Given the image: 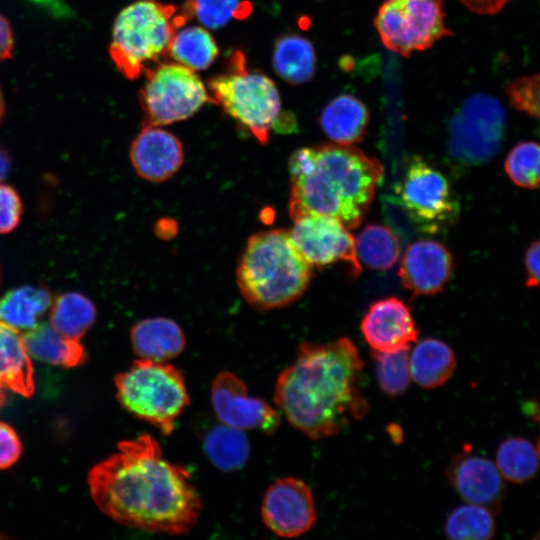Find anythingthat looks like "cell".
<instances>
[{"mask_svg":"<svg viewBox=\"0 0 540 540\" xmlns=\"http://www.w3.org/2000/svg\"><path fill=\"white\" fill-rule=\"evenodd\" d=\"M91 496L113 520L148 532L188 533L202 502L189 472L163 457L149 434L118 444V452L89 472Z\"/></svg>","mask_w":540,"mask_h":540,"instance_id":"cell-1","label":"cell"},{"mask_svg":"<svg viewBox=\"0 0 540 540\" xmlns=\"http://www.w3.org/2000/svg\"><path fill=\"white\" fill-rule=\"evenodd\" d=\"M362 368L357 346L346 337L324 344L304 342L293 364L278 375L274 402L308 438L335 436L368 412L359 385Z\"/></svg>","mask_w":540,"mask_h":540,"instance_id":"cell-2","label":"cell"},{"mask_svg":"<svg viewBox=\"0 0 540 540\" xmlns=\"http://www.w3.org/2000/svg\"><path fill=\"white\" fill-rule=\"evenodd\" d=\"M289 173L291 219L324 214L353 229L367 213L384 171L377 159L354 146L333 143L295 151Z\"/></svg>","mask_w":540,"mask_h":540,"instance_id":"cell-3","label":"cell"},{"mask_svg":"<svg viewBox=\"0 0 540 540\" xmlns=\"http://www.w3.org/2000/svg\"><path fill=\"white\" fill-rule=\"evenodd\" d=\"M312 268L293 244L289 231H262L246 243L237 266V285L253 308H280L303 295Z\"/></svg>","mask_w":540,"mask_h":540,"instance_id":"cell-4","label":"cell"},{"mask_svg":"<svg viewBox=\"0 0 540 540\" xmlns=\"http://www.w3.org/2000/svg\"><path fill=\"white\" fill-rule=\"evenodd\" d=\"M189 18L173 4L158 0H137L117 15L109 55L117 70L134 80L167 58L175 32Z\"/></svg>","mask_w":540,"mask_h":540,"instance_id":"cell-5","label":"cell"},{"mask_svg":"<svg viewBox=\"0 0 540 540\" xmlns=\"http://www.w3.org/2000/svg\"><path fill=\"white\" fill-rule=\"evenodd\" d=\"M115 385L122 406L165 436L190 403L183 373L167 362L139 358L117 374Z\"/></svg>","mask_w":540,"mask_h":540,"instance_id":"cell-6","label":"cell"},{"mask_svg":"<svg viewBox=\"0 0 540 540\" xmlns=\"http://www.w3.org/2000/svg\"><path fill=\"white\" fill-rule=\"evenodd\" d=\"M214 104L248 130L261 144L280 115V95L274 82L258 70H249L243 52L234 51L227 70L208 80Z\"/></svg>","mask_w":540,"mask_h":540,"instance_id":"cell-7","label":"cell"},{"mask_svg":"<svg viewBox=\"0 0 540 540\" xmlns=\"http://www.w3.org/2000/svg\"><path fill=\"white\" fill-rule=\"evenodd\" d=\"M139 101L145 124L163 126L193 116L212 97L194 70L176 62H158L148 68Z\"/></svg>","mask_w":540,"mask_h":540,"instance_id":"cell-8","label":"cell"},{"mask_svg":"<svg viewBox=\"0 0 540 540\" xmlns=\"http://www.w3.org/2000/svg\"><path fill=\"white\" fill-rule=\"evenodd\" d=\"M374 26L383 45L405 57L452 34L445 23L442 0H385Z\"/></svg>","mask_w":540,"mask_h":540,"instance_id":"cell-9","label":"cell"},{"mask_svg":"<svg viewBox=\"0 0 540 540\" xmlns=\"http://www.w3.org/2000/svg\"><path fill=\"white\" fill-rule=\"evenodd\" d=\"M506 130V113L494 97L477 94L466 100L449 123L448 150L461 165L476 166L499 152Z\"/></svg>","mask_w":540,"mask_h":540,"instance_id":"cell-10","label":"cell"},{"mask_svg":"<svg viewBox=\"0 0 540 540\" xmlns=\"http://www.w3.org/2000/svg\"><path fill=\"white\" fill-rule=\"evenodd\" d=\"M396 192L409 219L423 232L443 231L459 214L448 179L418 156L407 162Z\"/></svg>","mask_w":540,"mask_h":540,"instance_id":"cell-11","label":"cell"},{"mask_svg":"<svg viewBox=\"0 0 540 540\" xmlns=\"http://www.w3.org/2000/svg\"><path fill=\"white\" fill-rule=\"evenodd\" d=\"M292 220L291 240L312 267L343 261L353 277L361 273L355 238L340 220L317 213L303 214Z\"/></svg>","mask_w":540,"mask_h":540,"instance_id":"cell-12","label":"cell"},{"mask_svg":"<svg viewBox=\"0 0 540 540\" xmlns=\"http://www.w3.org/2000/svg\"><path fill=\"white\" fill-rule=\"evenodd\" d=\"M211 403L220 423L242 431L261 430L272 434L281 421L277 409L249 395L245 383L230 371H222L214 378Z\"/></svg>","mask_w":540,"mask_h":540,"instance_id":"cell-13","label":"cell"},{"mask_svg":"<svg viewBox=\"0 0 540 540\" xmlns=\"http://www.w3.org/2000/svg\"><path fill=\"white\" fill-rule=\"evenodd\" d=\"M261 516L265 525L280 537L292 538L306 533L316 520L310 488L294 477L276 480L264 495Z\"/></svg>","mask_w":540,"mask_h":540,"instance_id":"cell-14","label":"cell"},{"mask_svg":"<svg viewBox=\"0 0 540 540\" xmlns=\"http://www.w3.org/2000/svg\"><path fill=\"white\" fill-rule=\"evenodd\" d=\"M452 488L467 503L497 514L505 496L504 478L495 463L469 449L455 455L446 470Z\"/></svg>","mask_w":540,"mask_h":540,"instance_id":"cell-15","label":"cell"},{"mask_svg":"<svg viewBox=\"0 0 540 540\" xmlns=\"http://www.w3.org/2000/svg\"><path fill=\"white\" fill-rule=\"evenodd\" d=\"M454 261L440 242L421 239L408 245L401 257L398 276L414 296L434 295L450 280Z\"/></svg>","mask_w":540,"mask_h":540,"instance_id":"cell-16","label":"cell"},{"mask_svg":"<svg viewBox=\"0 0 540 540\" xmlns=\"http://www.w3.org/2000/svg\"><path fill=\"white\" fill-rule=\"evenodd\" d=\"M360 330L366 343L377 352L410 348L418 337L411 309L397 297L372 303L361 320Z\"/></svg>","mask_w":540,"mask_h":540,"instance_id":"cell-17","label":"cell"},{"mask_svg":"<svg viewBox=\"0 0 540 540\" xmlns=\"http://www.w3.org/2000/svg\"><path fill=\"white\" fill-rule=\"evenodd\" d=\"M130 160L137 174L151 182L171 178L184 162L181 141L173 133L144 124L130 147Z\"/></svg>","mask_w":540,"mask_h":540,"instance_id":"cell-18","label":"cell"},{"mask_svg":"<svg viewBox=\"0 0 540 540\" xmlns=\"http://www.w3.org/2000/svg\"><path fill=\"white\" fill-rule=\"evenodd\" d=\"M130 336L134 353L141 359L156 362L176 358L186 345L181 327L166 317L141 320L132 327Z\"/></svg>","mask_w":540,"mask_h":540,"instance_id":"cell-19","label":"cell"},{"mask_svg":"<svg viewBox=\"0 0 540 540\" xmlns=\"http://www.w3.org/2000/svg\"><path fill=\"white\" fill-rule=\"evenodd\" d=\"M319 122L326 136L335 144L353 146L366 135L369 112L360 99L343 93L323 108Z\"/></svg>","mask_w":540,"mask_h":540,"instance_id":"cell-20","label":"cell"},{"mask_svg":"<svg viewBox=\"0 0 540 540\" xmlns=\"http://www.w3.org/2000/svg\"><path fill=\"white\" fill-rule=\"evenodd\" d=\"M453 349L437 338H425L409 354L411 380L424 389L443 386L456 368Z\"/></svg>","mask_w":540,"mask_h":540,"instance_id":"cell-21","label":"cell"},{"mask_svg":"<svg viewBox=\"0 0 540 540\" xmlns=\"http://www.w3.org/2000/svg\"><path fill=\"white\" fill-rule=\"evenodd\" d=\"M0 382L30 397L35 390L33 367L19 329L0 321Z\"/></svg>","mask_w":540,"mask_h":540,"instance_id":"cell-22","label":"cell"},{"mask_svg":"<svg viewBox=\"0 0 540 540\" xmlns=\"http://www.w3.org/2000/svg\"><path fill=\"white\" fill-rule=\"evenodd\" d=\"M316 52L312 43L298 34L279 37L272 54L276 74L291 85L310 81L316 72Z\"/></svg>","mask_w":540,"mask_h":540,"instance_id":"cell-23","label":"cell"},{"mask_svg":"<svg viewBox=\"0 0 540 540\" xmlns=\"http://www.w3.org/2000/svg\"><path fill=\"white\" fill-rule=\"evenodd\" d=\"M26 350L34 358L64 367H74L86 361L85 350L78 340L67 338L51 324H37L24 334Z\"/></svg>","mask_w":540,"mask_h":540,"instance_id":"cell-24","label":"cell"},{"mask_svg":"<svg viewBox=\"0 0 540 540\" xmlns=\"http://www.w3.org/2000/svg\"><path fill=\"white\" fill-rule=\"evenodd\" d=\"M52 296L44 287L23 286L0 298V321L17 329L30 330L47 311Z\"/></svg>","mask_w":540,"mask_h":540,"instance_id":"cell-25","label":"cell"},{"mask_svg":"<svg viewBox=\"0 0 540 540\" xmlns=\"http://www.w3.org/2000/svg\"><path fill=\"white\" fill-rule=\"evenodd\" d=\"M203 447L212 464L225 472L244 467L250 454L249 442L244 431L222 423L205 433Z\"/></svg>","mask_w":540,"mask_h":540,"instance_id":"cell-26","label":"cell"},{"mask_svg":"<svg viewBox=\"0 0 540 540\" xmlns=\"http://www.w3.org/2000/svg\"><path fill=\"white\" fill-rule=\"evenodd\" d=\"M219 48L211 33L200 26L178 29L169 45L167 58L194 71L207 69L218 57Z\"/></svg>","mask_w":540,"mask_h":540,"instance_id":"cell-27","label":"cell"},{"mask_svg":"<svg viewBox=\"0 0 540 540\" xmlns=\"http://www.w3.org/2000/svg\"><path fill=\"white\" fill-rule=\"evenodd\" d=\"M92 301L78 292L58 296L51 306L50 323L61 335L80 340L96 319Z\"/></svg>","mask_w":540,"mask_h":540,"instance_id":"cell-28","label":"cell"},{"mask_svg":"<svg viewBox=\"0 0 540 540\" xmlns=\"http://www.w3.org/2000/svg\"><path fill=\"white\" fill-rule=\"evenodd\" d=\"M356 254L359 261L374 270L392 268L400 257V241L388 227L368 224L355 238Z\"/></svg>","mask_w":540,"mask_h":540,"instance_id":"cell-29","label":"cell"},{"mask_svg":"<svg viewBox=\"0 0 540 540\" xmlns=\"http://www.w3.org/2000/svg\"><path fill=\"white\" fill-rule=\"evenodd\" d=\"M538 448L523 437H510L500 443L495 465L502 477L513 483L531 480L538 470Z\"/></svg>","mask_w":540,"mask_h":540,"instance_id":"cell-30","label":"cell"},{"mask_svg":"<svg viewBox=\"0 0 540 540\" xmlns=\"http://www.w3.org/2000/svg\"><path fill=\"white\" fill-rule=\"evenodd\" d=\"M444 532L451 540H489L496 532L494 513L471 503L458 506L447 517Z\"/></svg>","mask_w":540,"mask_h":540,"instance_id":"cell-31","label":"cell"},{"mask_svg":"<svg viewBox=\"0 0 540 540\" xmlns=\"http://www.w3.org/2000/svg\"><path fill=\"white\" fill-rule=\"evenodd\" d=\"M181 10L189 19L196 18L203 26L217 29L233 19H244L252 11L245 0H186Z\"/></svg>","mask_w":540,"mask_h":540,"instance_id":"cell-32","label":"cell"},{"mask_svg":"<svg viewBox=\"0 0 540 540\" xmlns=\"http://www.w3.org/2000/svg\"><path fill=\"white\" fill-rule=\"evenodd\" d=\"M409 349L372 353L378 386L389 397L401 396L409 388L411 382Z\"/></svg>","mask_w":540,"mask_h":540,"instance_id":"cell-33","label":"cell"},{"mask_svg":"<svg viewBox=\"0 0 540 540\" xmlns=\"http://www.w3.org/2000/svg\"><path fill=\"white\" fill-rule=\"evenodd\" d=\"M539 157L537 142H520L507 155L504 162L505 171L517 186L535 189L540 178Z\"/></svg>","mask_w":540,"mask_h":540,"instance_id":"cell-34","label":"cell"},{"mask_svg":"<svg viewBox=\"0 0 540 540\" xmlns=\"http://www.w3.org/2000/svg\"><path fill=\"white\" fill-rule=\"evenodd\" d=\"M510 104L532 118L539 116V75L523 76L506 86Z\"/></svg>","mask_w":540,"mask_h":540,"instance_id":"cell-35","label":"cell"},{"mask_svg":"<svg viewBox=\"0 0 540 540\" xmlns=\"http://www.w3.org/2000/svg\"><path fill=\"white\" fill-rule=\"evenodd\" d=\"M23 211L21 198L10 185L0 183V234L13 231Z\"/></svg>","mask_w":540,"mask_h":540,"instance_id":"cell-36","label":"cell"},{"mask_svg":"<svg viewBox=\"0 0 540 540\" xmlns=\"http://www.w3.org/2000/svg\"><path fill=\"white\" fill-rule=\"evenodd\" d=\"M22 445L15 430L0 422V469L13 465L21 455Z\"/></svg>","mask_w":540,"mask_h":540,"instance_id":"cell-37","label":"cell"},{"mask_svg":"<svg viewBox=\"0 0 540 540\" xmlns=\"http://www.w3.org/2000/svg\"><path fill=\"white\" fill-rule=\"evenodd\" d=\"M539 242H532L525 254L526 286L535 287L539 282Z\"/></svg>","mask_w":540,"mask_h":540,"instance_id":"cell-38","label":"cell"},{"mask_svg":"<svg viewBox=\"0 0 540 540\" xmlns=\"http://www.w3.org/2000/svg\"><path fill=\"white\" fill-rule=\"evenodd\" d=\"M469 10L481 15L499 12L509 0H459Z\"/></svg>","mask_w":540,"mask_h":540,"instance_id":"cell-39","label":"cell"},{"mask_svg":"<svg viewBox=\"0 0 540 540\" xmlns=\"http://www.w3.org/2000/svg\"><path fill=\"white\" fill-rule=\"evenodd\" d=\"M14 49L13 30L8 20L0 15V61L12 57Z\"/></svg>","mask_w":540,"mask_h":540,"instance_id":"cell-40","label":"cell"},{"mask_svg":"<svg viewBox=\"0 0 540 540\" xmlns=\"http://www.w3.org/2000/svg\"><path fill=\"white\" fill-rule=\"evenodd\" d=\"M11 168V159L9 154L3 148H0V182L9 174Z\"/></svg>","mask_w":540,"mask_h":540,"instance_id":"cell-41","label":"cell"},{"mask_svg":"<svg viewBox=\"0 0 540 540\" xmlns=\"http://www.w3.org/2000/svg\"><path fill=\"white\" fill-rule=\"evenodd\" d=\"M4 113H5V102H4L2 91L0 89V122L4 116Z\"/></svg>","mask_w":540,"mask_h":540,"instance_id":"cell-42","label":"cell"},{"mask_svg":"<svg viewBox=\"0 0 540 540\" xmlns=\"http://www.w3.org/2000/svg\"><path fill=\"white\" fill-rule=\"evenodd\" d=\"M6 400L5 390L3 389V384L0 382V408L4 405Z\"/></svg>","mask_w":540,"mask_h":540,"instance_id":"cell-43","label":"cell"}]
</instances>
